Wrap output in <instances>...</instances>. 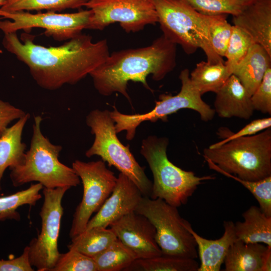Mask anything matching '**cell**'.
Returning <instances> with one entry per match:
<instances>
[{"label": "cell", "instance_id": "obj_18", "mask_svg": "<svg viewBox=\"0 0 271 271\" xmlns=\"http://www.w3.org/2000/svg\"><path fill=\"white\" fill-rule=\"evenodd\" d=\"M224 233L219 239L205 238L197 234L192 226L189 230L193 236L197 246L200 264L197 271H219L227 251L236 240L234 223L232 221L223 222Z\"/></svg>", "mask_w": 271, "mask_h": 271}, {"label": "cell", "instance_id": "obj_28", "mask_svg": "<svg viewBox=\"0 0 271 271\" xmlns=\"http://www.w3.org/2000/svg\"><path fill=\"white\" fill-rule=\"evenodd\" d=\"M89 0H12L7 1L0 7L6 12L47 10L61 11L68 9H78L84 7Z\"/></svg>", "mask_w": 271, "mask_h": 271}, {"label": "cell", "instance_id": "obj_10", "mask_svg": "<svg viewBox=\"0 0 271 271\" xmlns=\"http://www.w3.org/2000/svg\"><path fill=\"white\" fill-rule=\"evenodd\" d=\"M92 16L89 9L73 13L56 12L32 14L26 11L9 12L0 10V30L5 34L33 28L44 29L45 34L57 41L69 40L86 29Z\"/></svg>", "mask_w": 271, "mask_h": 271}, {"label": "cell", "instance_id": "obj_16", "mask_svg": "<svg viewBox=\"0 0 271 271\" xmlns=\"http://www.w3.org/2000/svg\"><path fill=\"white\" fill-rule=\"evenodd\" d=\"M232 23L262 46L271 55V0H253L247 4Z\"/></svg>", "mask_w": 271, "mask_h": 271}, {"label": "cell", "instance_id": "obj_5", "mask_svg": "<svg viewBox=\"0 0 271 271\" xmlns=\"http://www.w3.org/2000/svg\"><path fill=\"white\" fill-rule=\"evenodd\" d=\"M203 157L243 180L255 181L271 176V129L205 148Z\"/></svg>", "mask_w": 271, "mask_h": 271}, {"label": "cell", "instance_id": "obj_11", "mask_svg": "<svg viewBox=\"0 0 271 271\" xmlns=\"http://www.w3.org/2000/svg\"><path fill=\"white\" fill-rule=\"evenodd\" d=\"M72 168L82 181L83 193L73 215L69 232L71 238L85 230L91 215L111 193L117 179L102 160L89 162L76 160Z\"/></svg>", "mask_w": 271, "mask_h": 271}, {"label": "cell", "instance_id": "obj_14", "mask_svg": "<svg viewBox=\"0 0 271 271\" xmlns=\"http://www.w3.org/2000/svg\"><path fill=\"white\" fill-rule=\"evenodd\" d=\"M109 226L116 237L135 253L137 259L162 255L156 240V229L145 216L133 211Z\"/></svg>", "mask_w": 271, "mask_h": 271}, {"label": "cell", "instance_id": "obj_25", "mask_svg": "<svg viewBox=\"0 0 271 271\" xmlns=\"http://www.w3.org/2000/svg\"><path fill=\"white\" fill-rule=\"evenodd\" d=\"M199 264L194 258L161 255L136 259L124 270L197 271Z\"/></svg>", "mask_w": 271, "mask_h": 271}, {"label": "cell", "instance_id": "obj_2", "mask_svg": "<svg viewBox=\"0 0 271 271\" xmlns=\"http://www.w3.org/2000/svg\"><path fill=\"white\" fill-rule=\"evenodd\" d=\"M176 45L162 35L149 46L109 54L104 62L89 74L94 88L103 96L120 93L131 104L127 91L128 82H140L153 91L147 77L152 75L153 79L160 81L174 69Z\"/></svg>", "mask_w": 271, "mask_h": 271}, {"label": "cell", "instance_id": "obj_26", "mask_svg": "<svg viewBox=\"0 0 271 271\" xmlns=\"http://www.w3.org/2000/svg\"><path fill=\"white\" fill-rule=\"evenodd\" d=\"M93 258L97 271L124 270L137 259L135 253L118 238Z\"/></svg>", "mask_w": 271, "mask_h": 271}, {"label": "cell", "instance_id": "obj_3", "mask_svg": "<svg viewBox=\"0 0 271 271\" xmlns=\"http://www.w3.org/2000/svg\"><path fill=\"white\" fill-rule=\"evenodd\" d=\"M42 120L41 115L34 116L30 148L23 161L9 169L13 185L19 187L38 182L48 189L77 186L80 183L79 177L72 168L60 162L62 147L52 144L43 134L41 129Z\"/></svg>", "mask_w": 271, "mask_h": 271}, {"label": "cell", "instance_id": "obj_27", "mask_svg": "<svg viewBox=\"0 0 271 271\" xmlns=\"http://www.w3.org/2000/svg\"><path fill=\"white\" fill-rule=\"evenodd\" d=\"M44 187L39 183L32 184L27 189L5 196L0 197V222L6 220H20L17 209L21 206H34L42 195L40 191Z\"/></svg>", "mask_w": 271, "mask_h": 271}, {"label": "cell", "instance_id": "obj_24", "mask_svg": "<svg viewBox=\"0 0 271 271\" xmlns=\"http://www.w3.org/2000/svg\"><path fill=\"white\" fill-rule=\"evenodd\" d=\"M117 238L111 229L94 227L71 238L69 249L76 250L90 257H94L107 248Z\"/></svg>", "mask_w": 271, "mask_h": 271}, {"label": "cell", "instance_id": "obj_31", "mask_svg": "<svg viewBox=\"0 0 271 271\" xmlns=\"http://www.w3.org/2000/svg\"><path fill=\"white\" fill-rule=\"evenodd\" d=\"M226 18V15L208 16L210 44L213 51L221 57L224 56L232 32V25Z\"/></svg>", "mask_w": 271, "mask_h": 271}, {"label": "cell", "instance_id": "obj_9", "mask_svg": "<svg viewBox=\"0 0 271 271\" xmlns=\"http://www.w3.org/2000/svg\"><path fill=\"white\" fill-rule=\"evenodd\" d=\"M177 208L162 199L143 196L135 212L154 226L162 254L196 259L197 246L189 230L191 224L181 216Z\"/></svg>", "mask_w": 271, "mask_h": 271}, {"label": "cell", "instance_id": "obj_41", "mask_svg": "<svg viewBox=\"0 0 271 271\" xmlns=\"http://www.w3.org/2000/svg\"><path fill=\"white\" fill-rule=\"evenodd\" d=\"M7 1H12V0H7Z\"/></svg>", "mask_w": 271, "mask_h": 271}, {"label": "cell", "instance_id": "obj_36", "mask_svg": "<svg viewBox=\"0 0 271 271\" xmlns=\"http://www.w3.org/2000/svg\"><path fill=\"white\" fill-rule=\"evenodd\" d=\"M26 113L21 108L0 99V137L7 129L10 123L20 119Z\"/></svg>", "mask_w": 271, "mask_h": 271}, {"label": "cell", "instance_id": "obj_30", "mask_svg": "<svg viewBox=\"0 0 271 271\" xmlns=\"http://www.w3.org/2000/svg\"><path fill=\"white\" fill-rule=\"evenodd\" d=\"M255 43L249 34L240 28L232 25L231 34L224 56L226 58L225 64L231 74Z\"/></svg>", "mask_w": 271, "mask_h": 271}, {"label": "cell", "instance_id": "obj_39", "mask_svg": "<svg viewBox=\"0 0 271 271\" xmlns=\"http://www.w3.org/2000/svg\"><path fill=\"white\" fill-rule=\"evenodd\" d=\"M7 0H0V7L3 6L6 3Z\"/></svg>", "mask_w": 271, "mask_h": 271}, {"label": "cell", "instance_id": "obj_33", "mask_svg": "<svg viewBox=\"0 0 271 271\" xmlns=\"http://www.w3.org/2000/svg\"><path fill=\"white\" fill-rule=\"evenodd\" d=\"M51 271H97L93 258L74 249L60 253Z\"/></svg>", "mask_w": 271, "mask_h": 271}, {"label": "cell", "instance_id": "obj_15", "mask_svg": "<svg viewBox=\"0 0 271 271\" xmlns=\"http://www.w3.org/2000/svg\"><path fill=\"white\" fill-rule=\"evenodd\" d=\"M143 196L136 184L119 173L111 195L89 220L85 230L94 227L107 228L113 222L135 211Z\"/></svg>", "mask_w": 271, "mask_h": 271}, {"label": "cell", "instance_id": "obj_29", "mask_svg": "<svg viewBox=\"0 0 271 271\" xmlns=\"http://www.w3.org/2000/svg\"><path fill=\"white\" fill-rule=\"evenodd\" d=\"M205 160L210 169L235 180L245 187L257 201L261 210L271 217V176L255 181L243 180L221 170L210 160Z\"/></svg>", "mask_w": 271, "mask_h": 271}, {"label": "cell", "instance_id": "obj_34", "mask_svg": "<svg viewBox=\"0 0 271 271\" xmlns=\"http://www.w3.org/2000/svg\"><path fill=\"white\" fill-rule=\"evenodd\" d=\"M250 98L254 110L271 114V67L267 69L261 83Z\"/></svg>", "mask_w": 271, "mask_h": 271}, {"label": "cell", "instance_id": "obj_7", "mask_svg": "<svg viewBox=\"0 0 271 271\" xmlns=\"http://www.w3.org/2000/svg\"><path fill=\"white\" fill-rule=\"evenodd\" d=\"M86 123L94 136L92 146L85 152L86 157H100L109 166H114L129 178L143 196L150 197L153 183L146 175L145 168L136 161L128 146H124L118 139L110 111L91 110L86 117Z\"/></svg>", "mask_w": 271, "mask_h": 271}, {"label": "cell", "instance_id": "obj_8", "mask_svg": "<svg viewBox=\"0 0 271 271\" xmlns=\"http://www.w3.org/2000/svg\"><path fill=\"white\" fill-rule=\"evenodd\" d=\"M181 88L179 92L172 95L162 94L156 101L155 106L151 111L144 113L126 114L118 111L116 107L110 111V115L115 123L117 133L126 131V139L132 140L139 125L144 121L155 122L158 120H167L168 116L182 109H190L197 111L204 121L212 120L215 112L213 108L202 98L201 95L191 82L188 69L181 71L179 75Z\"/></svg>", "mask_w": 271, "mask_h": 271}, {"label": "cell", "instance_id": "obj_6", "mask_svg": "<svg viewBox=\"0 0 271 271\" xmlns=\"http://www.w3.org/2000/svg\"><path fill=\"white\" fill-rule=\"evenodd\" d=\"M158 22L164 35L180 45L188 55L201 48L210 63L223 62L210 44L208 16L194 9L185 0H154Z\"/></svg>", "mask_w": 271, "mask_h": 271}, {"label": "cell", "instance_id": "obj_22", "mask_svg": "<svg viewBox=\"0 0 271 271\" xmlns=\"http://www.w3.org/2000/svg\"><path fill=\"white\" fill-rule=\"evenodd\" d=\"M268 246L261 243H245L236 239L224 259V270L261 271Z\"/></svg>", "mask_w": 271, "mask_h": 271}, {"label": "cell", "instance_id": "obj_20", "mask_svg": "<svg viewBox=\"0 0 271 271\" xmlns=\"http://www.w3.org/2000/svg\"><path fill=\"white\" fill-rule=\"evenodd\" d=\"M30 117V113L27 112L0 137V191L5 170L20 164L23 160L27 146L22 142V133Z\"/></svg>", "mask_w": 271, "mask_h": 271}, {"label": "cell", "instance_id": "obj_12", "mask_svg": "<svg viewBox=\"0 0 271 271\" xmlns=\"http://www.w3.org/2000/svg\"><path fill=\"white\" fill-rule=\"evenodd\" d=\"M69 187L43 188L44 200L40 212L41 229L29 244L30 263L38 271H51L58 258V241L63 214L62 200Z\"/></svg>", "mask_w": 271, "mask_h": 271}, {"label": "cell", "instance_id": "obj_37", "mask_svg": "<svg viewBox=\"0 0 271 271\" xmlns=\"http://www.w3.org/2000/svg\"><path fill=\"white\" fill-rule=\"evenodd\" d=\"M30 263L29 247L26 246L22 254L12 259H0V271H33Z\"/></svg>", "mask_w": 271, "mask_h": 271}, {"label": "cell", "instance_id": "obj_17", "mask_svg": "<svg viewBox=\"0 0 271 271\" xmlns=\"http://www.w3.org/2000/svg\"><path fill=\"white\" fill-rule=\"evenodd\" d=\"M250 97L238 79L232 74L216 93L213 109L221 118L236 117L247 120L254 111Z\"/></svg>", "mask_w": 271, "mask_h": 271}, {"label": "cell", "instance_id": "obj_19", "mask_svg": "<svg viewBox=\"0 0 271 271\" xmlns=\"http://www.w3.org/2000/svg\"><path fill=\"white\" fill-rule=\"evenodd\" d=\"M270 62L271 55L262 46L255 43L234 68L232 74L251 96L261 83L267 69L271 67Z\"/></svg>", "mask_w": 271, "mask_h": 271}, {"label": "cell", "instance_id": "obj_4", "mask_svg": "<svg viewBox=\"0 0 271 271\" xmlns=\"http://www.w3.org/2000/svg\"><path fill=\"white\" fill-rule=\"evenodd\" d=\"M169 139L149 136L142 141L140 153L152 172L154 182L150 198H160L178 207L186 204L203 181L214 180L212 175L197 176L170 161L167 155Z\"/></svg>", "mask_w": 271, "mask_h": 271}, {"label": "cell", "instance_id": "obj_23", "mask_svg": "<svg viewBox=\"0 0 271 271\" xmlns=\"http://www.w3.org/2000/svg\"><path fill=\"white\" fill-rule=\"evenodd\" d=\"M231 75L224 61L213 64L202 61L197 64L190 78L202 95L208 92H217Z\"/></svg>", "mask_w": 271, "mask_h": 271}, {"label": "cell", "instance_id": "obj_40", "mask_svg": "<svg viewBox=\"0 0 271 271\" xmlns=\"http://www.w3.org/2000/svg\"><path fill=\"white\" fill-rule=\"evenodd\" d=\"M244 1H247V2H249L252 1H253V0H244Z\"/></svg>", "mask_w": 271, "mask_h": 271}, {"label": "cell", "instance_id": "obj_1", "mask_svg": "<svg viewBox=\"0 0 271 271\" xmlns=\"http://www.w3.org/2000/svg\"><path fill=\"white\" fill-rule=\"evenodd\" d=\"M25 32L5 34L4 48L27 66L36 83L48 90L75 84L100 65L109 55L106 39L93 42L91 36L80 34L58 46L46 47L34 42Z\"/></svg>", "mask_w": 271, "mask_h": 271}, {"label": "cell", "instance_id": "obj_13", "mask_svg": "<svg viewBox=\"0 0 271 271\" xmlns=\"http://www.w3.org/2000/svg\"><path fill=\"white\" fill-rule=\"evenodd\" d=\"M84 7L92 11L86 29L102 30L118 23L126 33H135L158 22L154 0H89Z\"/></svg>", "mask_w": 271, "mask_h": 271}, {"label": "cell", "instance_id": "obj_32", "mask_svg": "<svg viewBox=\"0 0 271 271\" xmlns=\"http://www.w3.org/2000/svg\"><path fill=\"white\" fill-rule=\"evenodd\" d=\"M198 12L207 16L239 14L248 2L244 0H185Z\"/></svg>", "mask_w": 271, "mask_h": 271}, {"label": "cell", "instance_id": "obj_35", "mask_svg": "<svg viewBox=\"0 0 271 271\" xmlns=\"http://www.w3.org/2000/svg\"><path fill=\"white\" fill-rule=\"evenodd\" d=\"M270 126L271 117H268L253 120L235 133H233L228 129L226 131L225 127H223L226 134L224 133L220 129H219L218 133L219 135L221 136V137L225 136V138H224V139L222 141L213 144L209 147L211 148H215L234 139L256 134L258 132L270 128Z\"/></svg>", "mask_w": 271, "mask_h": 271}, {"label": "cell", "instance_id": "obj_21", "mask_svg": "<svg viewBox=\"0 0 271 271\" xmlns=\"http://www.w3.org/2000/svg\"><path fill=\"white\" fill-rule=\"evenodd\" d=\"M242 215L243 221L234 223L236 239L271 246V217L266 216L255 206H250Z\"/></svg>", "mask_w": 271, "mask_h": 271}, {"label": "cell", "instance_id": "obj_38", "mask_svg": "<svg viewBox=\"0 0 271 271\" xmlns=\"http://www.w3.org/2000/svg\"><path fill=\"white\" fill-rule=\"evenodd\" d=\"M271 270V246H268L267 251L264 256L261 271Z\"/></svg>", "mask_w": 271, "mask_h": 271}]
</instances>
